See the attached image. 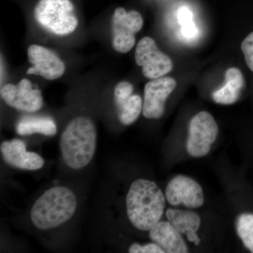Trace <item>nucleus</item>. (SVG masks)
Masks as SVG:
<instances>
[{"instance_id": "nucleus-1", "label": "nucleus", "mask_w": 253, "mask_h": 253, "mask_svg": "<svg viewBox=\"0 0 253 253\" xmlns=\"http://www.w3.org/2000/svg\"><path fill=\"white\" fill-rule=\"evenodd\" d=\"M166 198L154 181L139 179L131 183L126 197L128 219L136 229L149 231L161 220Z\"/></svg>"}, {"instance_id": "nucleus-2", "label": "nucleus", "mask_w": 253, "mask_h": 253, "mask_svg": "<svg viewBox=\"0 0 253 253\" xmlns=\"http://www.w3.org/2000/svg\"><path fill=\"white\" fill-rule=\"evenodd\" d=\"M97 145V131L90 118L79 116L68 123L61 134L60 149L63 161L73 169H81L92 161Z\"/></svg>"}, {"instance_id": "nucleus-3", "label": "nucleus", "mask_w": 253, "mask_h": 253, "mask_svg": "<svg viewBox=\"0 0 253 253\" xmlns=\"http://www.w3.org/2000/svg\"><path fill=\"white\" fill-rule=\"evenodd\" d=\"M78 201L72 190L54 186L46 191L31 209L33 224L41 230H49L69 220L76 212Z\"/></svg>"}, {"instance_id": "nucleus-4", "label": "nucleus", "mask_w": 253, "mask_h": 253, "mask_svg": "<svg viewBox=\"0 0 253 253\" xmlns=\"http://www.w3.org/2000/svg\"><path fill=\"white\" fill-rule=\"evenodd\" d=\"M36 21L57 36H66L77 28L78 19L70 0H41L35 9Z\"/></svg>"}, {"instance_id": "nucleus-5", "label": "nucleus", "mask_w": 253, "mask_h": 253, "mask_svg": "<svg viewBox=\"0 0 253 253\" xmlns=\"http://www.w3.org/2000/svg\"><path fill=\"white\" fill-rule=\"evenodd\" d=\"M217 135V124L212 115L206 111L197 113L190 121L188 153L192 157H204L211 151Z\"/></svg>"}, {"instance_id": "nucleus-6", "label": "nucleus", "mask_w": 253, "mask_h": 253, "mask_svg": "<svg viewBox=\"0 0 253 253\" xmlns=\"http://www.w3.org/2000/svg\"><path fill=\"white\" fill-rule=\"evenodd\" d=\"M143 25L144 20L138 11H126L122 7L115 10L112 18L113 49L123 54L129 52L135 44V34Z\"/></svg>"}, {"instance_id": "nucleus-7", "label": "nucleus", "mask_w": 253, "mask_h": 253, "mask_svg": "<svg viewBox=\"0 0 253 253\" xmlns=\"http://www.w3.org/2000/svg\"><path fill=\"white\" fill-rule=\"evenodd\" d=\"M136 64L142 67L143 75L149 79H157L170 72L172 60L158 49L154 40L144 37L138 43L135 51Z\"/></svg>"}, {"instance_id": "nucleus-8", "label": "nucleus", "mask_w": 253, "mask_h": 253, "mask_svg": "<svg viewBox=\"0 0 253 253\" xmlns=\"http://www.w3.org/2000/svg\"><path fill=\"white\" fill-rule=\"evenodd\" d=\"M0 93L1 99L8 106L18 111L34 113L43 106L41 91L33 89L28 79L21 80L17 84H4Z\"/></svg>"}, {"instance_id": "nucleus-9", "label": "nucleus", "mask_w": 253, "mask_h": 253, "mask_svg": "<svg viewBox=\"0 0 253 253\" xmlns=\"http://www.w3.org/2000/svg\"><path fill=\"white\" fill-rule=\"evenodd\" d=\"M170 77L159 78L146 83L144 87L143 116L148 119H158L163 116L166 100L176 86Z\"/></svg>"}, {"instance_id": "nucleus-10", "label": "nucleus", "mask_w": 253, "mask_h": 253, "mask_svg": "<svg viewBox=\"0 0 253 253\" xmlns=\"http://www.w3.org/2000/svg\"><path fill=\"white\" fill-rule=\"evenodd\" d=\"M166 198L172 206L184 205L186 207L197 208L204 204L202 188L194 179L184 175H178L168 183Z\"/></svg>"}, {"instance_id": "nucleus-11", "label": "nucleus", "mask_w": 253, "mask_h": 253, "mask_svg": "<svg viewBox=\"0 0 253 253\" xmlns=\"http://www.w3.org/2000/svg\"><path fill=\"white\" fill-rule=\"evenodd\" d=\"M28 56L33 65L28 70V75H36L48 81H54L64 74V63L57 55L44 46L32 44L28 48Z\"/></svg>"}, {"instance_id": "nucleus-12", "label": "nucleus", "mask_w": 253, "mask_h": 253, "mask_svg": "<svg viewBox=\"0 0 253 253\" xmlns=\"http://www.w3.org/2000/svg\"><path fill=\"white\" fill-rule=\"evenodd\" d=\"M1 156L11 167L23 170H38L42 168L44 161L39 154L26 150L23 140L14 139L5 141L0 146Z\"/></svg>"}, {"instance_id": "nucleus-13", "label": "nucleus", "mask_w": 253, "mask_h": 253, "mask_svg": "<svg viewBox=\"0 0 253 253\" xmlns=\"http://www.w3.org/2000/svg\"><path fill=\"white\" fill-rule=\"evenodd\" d=\"M134 86L129 82L118 83L114 89V101L120 122L129 126L135 122L143 110L141 96L132 94Z\"/></svg>"}, {"instance_id": "nucleus-14", "label": "nucleus", "mask_w": 253, "mask_h": 253, "mask_svg": "<svg viewBox=\"0 0 253 253\" xmlns=\"http://www.w3.org/2000/svg\"><path fill=\"white\" fill-rule=\"evenodd\" d=\"M149 237L165 253H186L189 252L185 241L180 233L169 223L159 221L149 230Z\"/></svg>"}, {"instance_id": "nucleus-15", "label": "nucleus", "mask_w": 253, "mask_h": 253, "mask_svg": "<svg viewBox=\"0 0 253 253\" xmlns=\"http://www.w3.org/2000/svg\"><path fill=\"white\" fill-rule=\"evenodd\" d=\"M168 220L180 233L186 234L187 239L196 246L201 244V239L196 234L201 226V218L196 212L180 210L168 209L166 212Z\"/></svg>"}, {"instance_id": "nucleus-16", "label": "nucleus", "mask_w": 253, "mask_h": 253, "mask_svg": "<svg viewBox=\"0 0 253 253\" xmlns=\"http://www.w3.org/2000/svg\"><path fill=\"white\" fill-rule=\"evenodd\" d=\"M244 86V75L239 68H229L226 71L224 86L212 93V99L219 104H234L239 100Z\"/></svg>"}, {"instance_id": "nucleus-17", "label": "nucleus", "mask_w": 253, "mask_h": 253, "mask_svg": "<svg viewBox=\"0 0 253 253\" xmlns=\"http://www.w3.org/2000/svg\"><path fill=\"white\" fill-rule=\"evenodd\" d=\"M16 130L21 136L41 134L52 136L56 134L57 127L54 120L47 116H24L18 121Z\"/></svg>"}, {"instance_id": "nucleus-18", "label": "nucleus", "mask_w": 253, "mask_h": 253, "mask_svg": "<svg viewBox=\"0 0 253 253\" xmlns=\"http://www.w3.org/2000/svg\"><path fill=\"white\" fill-rule=\"evenodd\" d=\"M236 231L245 247L253 253V214L243 213L236 219Z\"/></svg>"}, {"instance_id": "nucleus-19", "label": "nucleus", "mask_w": 253, "mask_h": 253, "mask_svg": "<svg viewBox=\"0 0 253 253\" xmlns=\"http://www.w3.org/2000/svg\"><path fill=\"white\" fill-rule=\"evenodd\" d=\"M241 47L246 64L253 72V32L245 38L241 43Z\"/></svg>"}, {"instance_id": "nucleus-20", "label": "nucleus", "mask_w": 253, "mask_h": 253, "mask_svg": "<svg viewBox=\"0 0 253 253\" xmlns=\"http://www.w3.org/2000/svg\"><path fill=\"white\" fill-rule=\"evenodd\" d=\"M129 253H165L163 250L155 243L140 245L132 244L128 249Z\"/></svg>"}, {"instance_id": "nucleus-21", "label": "nucleus", "mask_w": 253, "mask_h": 253, "mask_svg": "<svg viewBox=\"0 0 253 253\" xmlns=\"http://www.w3.org/2000/svg\"><path fill=\"white\" fill-rule=\"evenodd\" d=\"M178 23H179L181 26H186V25L189 24L194 22L193 20V14L191 10L186 6H182L178 11L177 14Z\"/></svg>"}, {"instance_id": "nucleus-22", "label": "nucleus", "mask_w": 253, "mask_h": 253, "mask_svg": "<svg viewBox=\"0 0 253 253\" xmlns=\"http://www.w3.org/2000/svg\"><path fill=\"white\" fill-rule=\"evenodd\" d=\"M181 33L183 36L186 38H193L197 33V28H196V23L194 22L189 23L186 26H181Z\"/></svg>"}]
</instances>
